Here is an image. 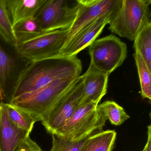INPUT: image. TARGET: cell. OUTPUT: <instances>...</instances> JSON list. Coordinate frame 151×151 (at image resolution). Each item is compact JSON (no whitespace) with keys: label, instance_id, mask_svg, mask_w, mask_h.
Masks as SVG:
<instances>
[{"label":"cell","instance_id":"obj_2","mask_svg":"<svg viewBox=\"0 0 151 151\" xmlns=\"http://www.w3.org/2000/svg\"><path fill=\"white\" fill-rule=\"evenodd\" d=\"M78 77L55 80L34 91L12 99L9 103L38 116L42 121L73 86Z\"/></svg>","mask_w":151,"mask_h":151},{"label":"cell","instance_id":"obj_5","mask_svg":"<svg viewBox=\"0 0 151 151\" xmlns=\"http://www.w3.org/2000/svg\"><path fill=\"white\" fill-rule=\"evenodd\" d=\"M90 64L109 75L120 67L127 58V47L114 35L96 39L89 46Z\"/></svg>","mask_w":151,"mask_h":151},{"label":"cell","instance_id":"obj_26","mask_svg":"<svg viewBox=\"0 0 151 151\" xmlns=\"http://www.w3.org/2000/svg\"><path fill=\"white\" fill-rule=\"evenodd\" d=\"M0 122H1V112H0ZM0 151H1V149H0Z\"/></svg>","mask_w":151,"mask_h":151},{"label":"cell","instance_id":"obj_4","mask_svg":"<svg viewBox=\"0 0 151 151\" xmlns=\"http://www.w3.org/2000/svg\"><path fill=\"white\" fill-rule=\"evenodd\" d=\"M98 105L89 103L78 107L73 115L54 135L76 140L102 130L107 119L98 108Z\"/></svg>","mask_w":151,"mask_h":151},{"label":"cell","instance_id":"obj_22","mask_svg":"<svg viewBox=\"0 0 151 151\" xmlns=\"http://www.w3.org/2000/svg\"><path fill=\"white\" fill-rule=\"evenodd\" d=\"M52 136V146L50 151H80L86 140L90 135L76 140H70L54 135Z\"/></svg>","mask_w":151,"mask_h":151},{"label":"cell","instance_id":"obj_17","mask_svg":"<svg viewBox=\"0 0 151 151\" xmlns=\"http://www.w3.org/2000/svg\"><path fill=\"white\" fill-rule=\"evenodd\" d=\"M133 48L142 56L151 71V23L143 28L134 40Z\"/></svg>","mask_w":151,"mask_h":151},{"label":"cell","instance_id":"obj_11","mask_svg":"<svg viewBox=\"0 0 151 151\" xmlns=\"http://www.w3.org/2000/svg\"><path fill=\"white\" fill-rule=\"evenodd\" d=\"M113 16L111 15L103 16L86 25L63 48L60 55L68 57L76 56L78 53L89 47L96 40Z\"/></svg>","mask_w":151,"mask_h":151},{"label":"cell","instance_id":"obj_9","mask_svg":"<svg viewBox=\"0 0 151 151\" xmlns=\"http://www.w3.org/2000/svg\"><path fill=\"white\" fill-rule=\"evenodd\" d=\"M121 3V0L76 1L77 13L73 24L69 28L63 47L86 25L103 16L114 15Z\"/></svg>","mask_w":151,"mask_h":151},{"label":"cell","instance_id":"obj_6","mask_svg":"<svg viewBox=\"0 0 151 151\" xmlns=\"http://www.w3.org/2000/svg\"><path fill=\"white\" fill-rule=\"evenodd\" d=\"M68 29L44 32L29 40L17 43L16 49L22 57L31 62L59 57L65 45Z\"/></svg>","mask_w":151,"mask_h":151},{"label":"cell","instance_id":"obj_13","mask_svg":"<svg viewBox=\"0 0 151 151\" xmlns=\"http://www.w3.org/2000/svg\"><path fill=\"white\" fill-rule=\"evenodd\" d=\"M1 151H14L17 146L29 137L30 133L17 127L9 116L6 103H0Z\"/></svg>","mask_w":151,"mask_h":151},{"label":"cell","instance_id":"obj_10","mask_svg":"<svg viewBox=\"0 0 151 151\" xmlns=\"http://www.w3.org/2000/svg\"><path fill=\"white\" fill-rule=\"evenodd\" d=\"M83 88L80 76L62 99L43 117L42 124L49 133L54 135L73 115L78 107Z\"/></svg>","mask_w":151,"mask_h":151},{"label":"cell","instance_id":"obj_8","mask_svg":"<svg viewBox=\"0 0 151 151\" xmlns=\"http://www.w3.org/2000/svg\"><path fill=\"white\" fill-rule=\"evenodd\" d=\"M76 4L69 6L66 0H45L35 19L42 32L70 28L77 13Z\"/></svg>","mask_w":151,"mask_h":151},{"label":"cell","instance_id":"obj_1","mask_svg":"<svg viewBox=\"0 0 151 151\" xmlns=\"http://www.w3.org/2000/svg\"><path fill=\"white\" fill-rule=\"evenodd\" d=\"M82 72V62L77 55L31 62L21 75L12 99L34 91L57 79L80 76Z\"/></svg>","mask_w":151,"mask_h":151},{"label":"cell","instance_id":"obj_3","mask_svg":"<svg viewBox=\"0 0 151 151\" xmlns=\"http://www.w3.org/2000/svg\"><path fill=\"white\" fill-rule=\"evenodd\" d=\"M151 0H121L109 29L119 37L134 41L139 32L151 23Z\"/></svg>","mask_w":151,"mask_h":151},{"label":"cell","instance_id":"obj_23","mask_svg":"<svg viewBox=\"0 0 151 151\" xmlns=\"http://www.w3.org/2000/svg\"><path fill=\"white\" fill-rule=\"evenodd\" d=\"M14 151H43L41 147L29 137L19 144Z\"/></svg>","mask_w":151,"mask_h":151},{"label":"cell","instance_id":"obj_21","mask_svg":"<svg viewBox=\"0 0 151 151\" xmlns=\"http://www.w3.org/2000/svg\"><path fill=\"white\" fill-rule=\"evenodd\" d=\"M0 38L10 45H16L17 40L7 11L6 0H0Z\"/></svg>","mask_w":151,"mask_h":151},{"label":"cell","instance_id":"obj_20","mask_svg":"<svg viewBox=\"0 0 151 151\" xmlns=\"http://www.w3.org/2000/svg\"><path fill=\"white\" fill-rule=\"evenodd\" d=\"M98 108L114 125H121L130 117L123 108L114 101H104L98 105Z\"/></svg>","mask_w":151,"mask_h":151},{"label":"cell","instance_id":"obj_27","mask_svg":"<svg viewBox=\"0 0 151 151\" xmlns=\"http://www.w3.org/2000/svg\"><path fill=\"white\" fill-rule=\"evenodd\" d=\"M142 151H145V147H144V149H143V150H142Z\"/></svg>","mask_w":151,"mask_h":151},{"label":"cell","instance_id":"obj_16","mask_svg":"<svg viewBox=\"0 0 151 151\" xmlns=\"http://www.w3.org/2000/svg\"><path fill=\"white\" fill-rule=\"evenodd\" d=\"M9 116L17 127L31 133L34 124L42 121L38 116L10 103H6Z\"/></svg>","mask_w":151,"mask_h":151},{"label":"cell","instance_id":"obj_18","mask_svg":"<svg viewBox=\"0 0 151 151\" xmlns=\"http://www.w3.org/2000/svg\"><path fill=\"white\" fill-rule=\"evenodd\" d=\"M13 29L17 44L29 40L43 33L35 18L18 23Z\"/></svg>","mask_w":151,"mask_h":151},{"label":"cell","instance_id":"obj_24","mask_svg":"<svg viewBox=\"0 0 151 151\" xmlns=\"http://www.w3.org/2000/svg\"><path fill=\"white\" fill-rule=\"evenodd\" d=\"M145 151H151V126L147 127V139L145 146Z\"/></svg>","mask_w":151,"mask_h":151},{"label":"cell","instance_id":"obj_19","mask_svg":"<svg viewBox=\"0 0 151 151\" xmlns=\"http://www.w3.org/2000/svg\"><path fill=\"white\" fill-rule=\"evenodd\" d=\"M137 69L143 99H151V71L149 70L140 54L135 52L133 54Z\"/></svg>","mask_w":151,"mask_h":151},{"label":"cell","instance_id":"obj_14","mask_svg":"<svg viewBox=\"0 0 151 151\" xmlns=\"http://www.w3.org/2000/svg\"><path fill=\"white\" fill-rule=\"evenodd\" d=\"M45 0H6L8 14L13 26L35 18Z\"/></svg>","mask_w":151,"mask_h":151},{"label":"cell","instance_id":"obj_15","mask_svg":"<svg viewBox=\"0 0 151 151\" xmlns=\"http://www.w3.org/2000/svg\"><path fill=\"white\" fill-rule=\"evenodd\" d=\"M116 136L114 130L94 132L88 137L80 151H112Z\"/></svg>","mask_w":151,"mask_h":151},{"label":"cell","instance_id":"obj_25","mask_svg":"<svg viewBox=\"0 0 151 151\" xmlns=\"http://www.w3.org/2000/svg\"><path fill=\"white\" fill-rule=\"evenodd\" d=\"M0 100L1 101V102H4V97H3V94H2V91H1V87H0Z\"/></svg>","mask_w":151,"mask_h":151},{"label":"cell","instance_id":"obj_12","mask_svg":"<svg viewBox=\"0 0 151 151\" xmlns=\"http://www.w3.org/2000/svg\"><path fill=\"white\" fill-rule=\"evenodd\" d=\"M109 76L90 64L86 72L81 76L83 88L78 107L89 103L99 105L106 93Z\"/></svg>","mask_w":151,"mask_h":151},{"label":"cell","instance_id":"obj_7","mask_svg":"<svg viewBox=\"0 0 151 151\" xmlns=\"http://www.w3.org/2000/svg\"><path fill=\"white\" fill-rule=\"evenodd\" d=\"M31 62L0 38V87L5 103L11 101L21 75Z\"/></svg>","mask_w":151,"mask_h":151}]
</instances>
